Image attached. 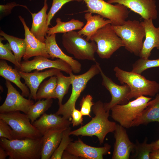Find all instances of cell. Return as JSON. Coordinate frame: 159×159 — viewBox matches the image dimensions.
<instances>
[{
	"label": "cell",
	"instance_id": "1",
	"mask_svg": "<svg viewBox=\"0 0 159 159\" xmlns=\"http://www.w3.org/2000/svg\"><path fill=\"white\" fill-rule=\"evenodd\" d=\"M95 116L84 125L73 131H71L70 135L82 136L97 137L100 145L103 143L107 134L115 130L117 124L108 119L110 111H107L104 103L99 100L94 103L92 107Z\"/></svg>",
	"mask_w": 159,
	"mask_h": 159
},
{
	"label": "cell",
	"instance_id": "2",
	"mask_svg": "<svg viewBox=\"0 0 159 159\" xmlns=\"http://www.w3.org/2000/svg\"><path fill=\"white\" fill-rule=\"evenodd\" d=\"M115 76L122 84H127L130 91L128 99L141 96L155 97L159 92V84L146 78L140 74L122 70L117 66L113 69Z\"/></svg>",
	"mask_w": 159,
	"mask_h": 159
},
{
	"label": "cell",
	"instance_id": "3",
	"mask_svg": "<svg viewBox=\"0 0 159 159\" xmlns=\"http://www.w3.org/2000/svg\"><path fill=\"white\" fill-rule=\"evenodd\" d=\"M42 142V137L12 140L1 138L0 139V146L5 150L9 159L41 158Z\"/></svg>",
	"mask_w": 159,
	"mask_h": 159
},
{
	"label": "cell",
	"instance_id": "4",
	"mask_svg": "<svg viewBox=\"0 0 159 159\" xmlns=\"http://www.w3.org/2000/svg\"><path fill=\"white\" fill-rule=\"evenodd\" d=\"M112 26L126 50L139 56L145 36V29L140 22L136 20H126L122 25Z\"/></svg>",
	"mask_w": 159,
	"mask_h": 159
},
{
	"label": "cell",
	"instance_id": "5",
	"mask_svg": "<svg viewBox=\"0 0 159 159\" xmlns=\"http://www.w3.org/2000/svg\"><path fill=\"white\" fill-rule=\"evenodd\" d=\"M100 64L96 62L95 64L92 65L87 71L83 74L75 75L72 73L69 74L72 80L71 93L67 102L59 106L58 110L55 113L56 115H62L66 119H71L72 111L75 107L76 101L86 87L89 81L100 73Z\"/></svg>",
	"mask_w": 159,
	"mask_h": 159
},
{
	"label": "cell",
	"instance_id": "6",
	"mask_svg": "<svg viewBox=\"0 0 159 159\" xmlns=\"http://www.w3.org/2000/svg\"><path fill=\"white\" fill-rule=\"evenodd\" d=\"M78 32L72 31L63 33L62 44L68 53L79 60H87L95 62V53L97 45L93 41L89 42Z\"/></svg>",
	"mask_w": 159,
	"mask_h": 159
},
{
	"label": "cell",
	"instance_id": "7",
	"mask_svg": "<svg viewBox=\"0 0 159 159\" xmlns=\"http://www.w3.org/2000/svg\"><path fill=\"white\" fill-rule=\"evenodd\" d=\"M152 99L141 96L126 104L116 105L110 110L111 117L124 128H130Z\"/></svg>",
	"mask_w": 159,
	"mask_h": 159
},
{
	"label": "cell",
	"instance_id": "8",
	"mask_svg": "<svg viewBox=\"0 0 159 159\" xmlns=\"http://www.w3.org/2000/svg\"><path fill=\"white\" fill-rule=\"evenodd\" d=\"M0 119L5 121L11 127L13 140L34 139L43 136L32 125L27 115L20 111L0 113Z\"/></svg>",
	"mask_w": 159,
	"mask_h": 159
},
{
	"label": "cell",
	"instance_id": "9",
	"mask_svg": "<svg viewBox=\"0 0 159 159\" xmlns=\"http://www.w3.org/2000/svg\"><path fill=\"white\" fill-rule=\"evenodd\" d=\"M87 9L84 12L96 14L111 21L112 25L123 24L128 16V8L119 4L114 5L103 0H84Z\"/></svg>",
	"mask_w": 159,
	"mask_h": 159
},
{
	"label": "cell",
	"instance_id": "10",
	"mask_svg": "<svg viewBox=\"0 0 159 159\" xmlns=\"http://www.w3.org/2000/svg\"><path fill=\"white\" fill-rule=\"evenodd\" d=\"M90 40L96 43V52L102 59H109L117 50L124 47L122 40L115 32L111 24H106L98 29Z\"/></svg>",
	"mask_w": 159,
	"mask_h": 159
},
{
	"label": "cell",
	"instance_id": "11",
	"mask_svg": "<svg viewBox=\"0 0 159 159\" xmlns=\"http://www.w3.org/2000/svg\"><path fill=\"white\" fill-rule=\"evenodd\" d=\"M45 57L39 56L34 57L31 60H24L20 63V68L17 69L23 72H30L33 70L39 71L47 68H55L70 74L72 71L70 66L64 61L59 59L53 60Z\"/></svg>",
	"mask_w": 159,
	"mask_h": 159
},
{
	"label": "cell",
	"instance_id": "12",
	"mask_svg": "<svg viewBox=\"0 0 159 159\" xmlns=\"http://www.w3.org/2000/svg\"><path fill=\"white\" fill-rule=\"evenodd\" d=\"M5 84L7 88V95L4 102L0 106V113L20 111L26 114L30 106L34 103V101L24 97L10 81L6 80Z\"/></svg>",
	"mask_w": 159,
	"mask_h": 159
},
{
	"label": "cell",
	"instance_id": "13",
	"mask_svg": "<svg viewBox=\"0 0 159 159\" xmlns=\"http://www.w3.org/2000/svg\"><path fill=\"white\" fill-rule=\"evenodd\" d=\"M100 70L102 80V85L109 91L111 96V99L109 102L104 103L105 110L110 111L116 105L127 103L129 101L128 97L130 91L129 86L126 84L120 85L116 84L105 74L101 67Z\"/></svg>",
	"mask_w": 159,
	"mask_h": 159
},
{
	"label": "cell",
	"instance_id": "14",
	"mask_svg": "<svg viewBox=\"0 0 159 159\" xmlns=\"http://www.w3.org/2000/svg\"><path fill=\"white\" fill-rule=\"evenodd\" d=\"M111 146L105 143L100 147H92L86 144L80 139L71 141L65 150L67 153L74 156L87 159H103V155L109 152Z\"/></svg>",
	"mask_w": 159,
	"mask_h": 159
},
{
	"label": "cell",
	"instance_id": "15",
	"mask_svg": "<svg viewBox=\"0 0 159 159\" xmlns=\"http://www.w3.org/2000/svg\"><path fill=\"white\" fill-rule=\"evenodd\" d=\"M107 2L123 5L144 19L155 20L158 18L155 0H107Z\"/></svg>",
	"mask_w": 159,
	"mask_h": 159
},
{
	"label": "cell",
	"instance_id": "16",
	"mask_svg": "<svg viewBox=\"0 0 159 159\" xmlns=\"http://www.w3.org/2000/svg\"><path fill=\"white\" fill-rule=\"evenodd\" d=\"M114 136L115 141L112 159H129L135 143L130 140L125 128L120 124H117Z\"/></svg>",
	"mask_w": 159,
	"mask_h": 159
},
{
	"label": "cell",
	"instance_id": "17",
	"mask_svg": "<svg viewBox=\"0 0 159 159\" xmlns=\"http://www.w3.org/2000/svg\"><path fill=\"white\" fill-rule=\"evenodd\" d=\"M19 18L22 23L24 31V40L26 48L25 53L23 57L24 60L30 58L39 56L50 58L47 51L45 43L39 41L31 32L26 24L25 21L21 16Z\"/></svg>",
	"mask_w": 159,
	"mask_h": 159
},
{
	"label": "cell",
	"instance_id": "18",
	"mask_svg": "<svg viewBox=\"0 0 159 159\" xmlns=\"http://www.w3.org/2000/svg\"><path fill=\"white\" fill-rule=\"evenodd\" d=\"M18 71L21 78L24 80V83L30 90L29 99L35 100H36L37 93L42 82L49 77L57 76L61 72L60 70L55 68L43 72H39L36 70L33 72L26 73Z\"/></svg>",
	"mask_w": 159,
	"mask_h": 159
},
{
	"label": "cell",
	"instance_id": "19",
	"mask_svg": "<svg viewBox=\"0 0 159 159\" xmlns=\"http://www.w3.org/2000/svg\"><path fill=\"white\" fill-rule=\"evenodd\" d=\"M152 19H144L140 22L145 30V39L139 56L140 58L148 59L152 49L159 50V27H155Z\"/></svg>",
	"mask_w": 159,
	"mask_h": 159
},
{
	"label": "cell",
	"instance_id": "20",
	"mask_svg": "<svg viewBox=\"0 0 159 159\" xmlns=\"http://www.w3.org/2000/svg\"><path fill=\"white\" fill-rule=\"evenodd\" d=\"M70 120L55 113L48 114L45 113L32 124L43 136L51 130L69 127L71 123Z\"/></svg>",
	"mask_w": 159,
	"mask_h": 159
},
{
	"label": "cell",
	"instance_id": "21",
	"mask_svg": "<svg viewBox=\"0 0 159 159\" xmlns=\"http://www.w3.org/2000/svg\"><path fill=\"white\" fill-rule=\"evenodd\" d=\"M56 34L47 36L45 43L47 51L52 59L57 58L62 59L68 63L71 67L72 72L76 74L80 72L82 69L81 64L65 53L59 47L56 41Z\"/></svg>",
	"mask_w": 159,
	"mask_h": 159
},
{
	"label": "cell",
	"instance_id": "22",
	"mask_svg": "<svg viewBox=\"0 0 159 159\" xmlns=\"http://www.w3.org/2000/svg\"><path fill=\"white\" fill-rule=\"evenodd\" d=\"M47 0H44V6L42 9L37 13H30L32 19L31 32L40 41L45 43V36L48 27L47 25L48 9Z\"/></svg>",
	"mask_w": 159,
	"mask_h": 159
},
{
	"label": "cell",
	"instance_id": "23",
	"mask_svg": "<svg viewBox=\"0 0 159 159\" xmlns=\"http://www.w3.org/2000/svg\"><path fill=\"white\" fill-rule=\"evenodd\" d=\"M67 128L51 130L42 136L41 159L50 158L61 142L63 131Z\"/></svg>",
	"mask_w": 159,
	"mask_h": 159
},
{
	"label": "cell",
	"instance_id": "24",
	"mask_svg": "<svg viewBox=\"0 0 159 159\" xmlns=\"http://www.w3.org/2000/svg\"><path fill=\"white\" fill-rule=\"evenodd\" d=\"M0 75L6 80L14 83L21 91V95L29 97L30 92L28 87L21 81V78L17 69H14L8 64L5 60H0Z\"/></svg>",
	"mask_w": 159,
	"mask_h": 159
},
{
	"label": "cell",
	"instance_id": "25",
	"mask_svg": "<svg viewBox=\"0 0 159 159\" xmlns=\"http://www.w3.org/2000/svg\"><path fill=\"white\" fill-rule=\"evenodd\" d=\"M84 18L87 21L86 24L78 32L83 36H86V39L88 41L98 29L112 23L110 20H106L99 15H92V13L89 12L85 14Z\"/></svg>",
	"mask_w": 159,
	"mask_h": 159
},
{
	"label": "cell",
	"instance_id": "26",
	"mask_svg": "<svg viewBox=\"0 0 159 159\" xmlns=\"http://www.w3.org/2000/svg\"><path fill=\"white\" fill-rule=\"evenodd\" d=\"M153 100L150 101L147 107L135 121L133 126L147 124L153 122H159V93Z\"/></svg>",
	"mask_w": 159,
	"mask_h": 159
},
{
	"label": "cell",
	"instance_id": "27",
	"mask_svg": "<svg viewBox=\"0 0 159 159\" xmlns=\"http://www.w3.org/2000/svg\"><path fill=\"white\" fill-rule=\"evenodd\" d=\"M56 25L52 27H48L46 32L48 36L57 33H66L75 30H80L84 25L83 22L72 19L67 22L61 21L59 18L56 20Z\"/></svg>",
	"mask_w": 159,
	"mask_h": 159
},
{
	"label": "cell",
	"instance_id": "28",
	"mask_svg": "<svg viewBox=\"0 0 159 159\" xmlns=\"http://www.w3.org/2000/svg\"><path fill=\"white\" fill-rule=\"evenodd\" d=\"M0 35L9 42L16 60L19 63L26 51V46L24 39L9 35L1 30Z\"/></svg>",
	"mask_w": 159,
	"mask_h": 159
},
{
	"label": "cell",
	"instance_id": "29",
	"mask_svg": "<svg viewBox=\"0 0 159 159\" xmlns=\"http://www.w3.org/2000/svg\"><path fill=\"white\" fill-rule=\"evenodd\" d=\"M57 76H53L43 82L39 85L36 94V100L56 98L55 89Z\"/></svg>",
	"mask_w": 159,
	"mask_h": 159
},
{
	"label": "cell",
	"instance_id": "30",
	"mask_svg": "<svg viewBox=\"0 0 159 159\" xmlns=\"http://www.w3.org/2000/svg\"><path fill=\"white\" fill-rule=\"evenodd\" d=\"M52 99L39 100L29 107L26 115L32 124L51 106Z\"/></svg>",
	"mask_w": 159,
	"mask_h": 159
},
{
	"label": "cell",
	"instance_id": "31",
	"mask_svg": "<svg viewBox=\"0 0 159 159\" xmlns=\"http://www.w3.org/2000/svg\"><path fill=\"white\" fill-rule=\"evenodd\" d=\"M57 86L55 89L56 98L58 100L59 106L62 104L64 96L67 93L70 86L72 84L71 77L64 76L60 72L57 76Z\"/></svg>",
	"mask_w": 159,
	"mask_h": 159
},
{
	"label": "cell",
	"instance_id": "32",
	"mask_svg": "<svg viewBox=\"0 0 159 159\" xmlns=\"http://www.w3.org/2000/svg\"><path fill=\"white\" fill-rule=\"evenodd\" d=\"M148 139L145 138L143 142L140 143L136 140L135 143L133 150L132 152V155L131 159H150L149 155L153 150L151 143H147Z\"/></svg>",
	"mask_w": 159,
	"mask_h": 159
},
{
	"label": "cell",
	"instance_id": "33",
	"mask_svg": "<svg viewBox=\"0 0 159 159\" xmlns=\"http://www.w3.org/2000/svg\"><path fill=\"white\" fill-rule=\"evenodd\" d=\"M157 67H159V58L150 60L140 57L132 64L131 71L141 74L148 69Z\"/></svg>",
	"mask_w": 159,
	"mask_h": 159
},
{
	"label": "cell",
	"instance_id": "34",
	"mask_svg": "<svg viewBox=\"0 0 159 159\" xmlns=\"http://www.w3.org/2000/svg\"><path fill=\"white\" fill-rule=\"evenodd\" d=\"M5 39L3 37H0V59L6 60L14 64L16 68L18 69L21 67L20 63L16 60L12 52V49L9 43L3 44L2 41Z\"/></svg>",
	"mask_w": 159,
	"mask_h": 159
},
{
	"label": "cell",
	"instance_id": "35",
	"mask_svg": "<svg viewBox=\"0 0 159 159\" xmlns=\"http://www.w3.org/2000/svg\"><path fill=\"white\" fill-rule=\"evenodd\" d=\"M71 128L70 127L65 129L63 132L61 142L50 159H61L62 154L72 139L69 137Z\"/></svg>",
	"mask_w": 159,
	"mask_h": 159
},
{
	"label": "cell",
	"instance_id": "36",
	"mask_svg": "<svg viewBox=\"0 0 159 159\" xmlns=\"http://www.w3.org/2000/svg\"><path fill=\"white\" fill-rule=\"evenodd\" d=\"M82 1V0H52L51 7L47 14V26H48L51 25L50 22L52 18L64 4L73 1L80 2Z\"/></svg>",
	"mask_w": 159,
	"mask_h": 159
},
{
	"label": "cell",
	"instance_id": "37",
	"mask_svg": "<svg viewBox=\"0 0 159 159\" xmlns=\"http://www.w3.org/2000/svg\"><path fill=\"white\" fill-rule=\"evenodd\" d=\"M94 104L93 98L91 95L88 94L82 98L80 105L81 107L80 111L83 116H88L90 117H91L90 113L91 108Z\"/></svg>",
	"mask_w": 159,
	"mask_h": 159
},
{
	"label": "cell",
	"instance_id": "38",
	"mask_svg": "<svg viewBox=\"0 0 159 159\" xmlns=\"http://www.w3.org/2000/svg\"><path fill=\"white\" fill-rule=\"evenodd\" d=\"M11 127L4 120L0 119V138H4L9 140H13Z\"/></svg>",
	"mask_w": 159,
	"mask_h": 159
},
{
	"label": "cell",
	"instance_id": "39",
	"mask_svg": "<svg viewBox=\"0 0 159 159\" xmlns=\"http://www.w3.org/2000/svg\"><path fill=\"white\" fill-rule=\"evenodd\" d=\"M17 6L23 7L27 9L29 11L26 6L17 4L15 2L8 3L4 5H0V20L5 17H6L10 14L11 13V10L13 9V8Z\"/></svg>",
	"mask_w": 159,
	"mask_h": 159
},
{
	"label": "cell",
	"instance_id": "40",
	"mask_svg": "<svg viewBox=\"0 0 159 159\" xmlns=\"http://www.w3.org/2000/svg\"><path fill=\"white\" fill-rule=\"evenodd\" d=\"M72 120L71 123L72 124L73 126H78L80 124H82L83 117L80 111L74 107L71 113Z\"/></svg>",
	"mask_w": 159,
	"mask_h": 159
},
{
	"label": "cell",
	"instance_id": "41",
	"mask_svg": "<svg viewBox=\"0 0 159 159\" xmlns=\"http://www.w3.org/2000/svg\"><path fill=\"white\" fill-rule=\"evenodd\" d=\"M150 159H159V149L153 150L149 155Z\"/></svg>",
	"mask_w": 159,
	"mask_h": 159
},
{
	"label": "cell",
	"instance_id": "42",
	"mask_svg": "<svg viewBox=\"0 0 159 159\" xmlns=\"http://www.w3.org/2000/svg\"><path fill=\"white\" fill-rule=\"evenodd\" d=\"M80 158L74 156L67 152L65 150L63 152L62 159H79Z\"/></svg>",
	"mask_w": 159,
	"mask_h": 159
},
{
	"label": "cell",
	"instance_id": "43",
	"mask_svg": "<svg viewBox=\"0 0 159 159\" xmlns=\"http://www.w3.org/2000/svg\"><path fill=\"white\" fill-rule=\"evenodd\" d=\"M8 156L5 150L0 146V159H5Z\"/></svg>",
	"mask_w": 159,
	"mask_h": 159
},
{
	"label": "cell",
	"instance_id": "44",
	"mask_svg": "<svg viewBox=\"0 0 159 159\" xmlns=\"http://www.w3.org/2000/svg\"><path fill=\"white\" fill-rule=\"evenodd\" d=\"M153 150L159 149V139L151 143Z\"/></svg>",
	"mask_w": 159,
	"mask_h": 159
},
{
	"label": "cell",
	"instance_id": "45",
	"mask_svg": "<svg viewBox=\"0 0 159 159\" xmlns=\"http://www.w3.org/2000/svg\"><path fill=\"white\" fill-rule=\"evenodd\" d=\"M29 1H31V0H29Z\"/></svg>",
	"mask_w": 159,
	"mask_h": 159
}]
</instances>
